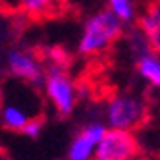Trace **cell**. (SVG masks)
I'll use <instances>...</instances> for the list:
<instances>
[{
  "instance_id": "obj_2",
  "label": "cell",
  "mask_w": 160,
  "mask_h": 160,
  "mask_svg": "<svg viewBox=\"0 0 160 160\" xmlns=\"http://www.w3.org/2000/svg\"><path fill=\"white\" fill-rule=\"evenodd\" d=\"M44 95L50 100V104L62 116H70L77 104V87L73 83V77L70 75L68 68L64 66H50L44 68L42 77Z\"/></svg>"
},
{
  "instance_id": "obj_4",
  "label": "cell",
  "mask_w": 160,
  "mask_h": 160,
  "mask_svg": "<svg viewBox=\"0 0 160 160\" xmlns=\"http://www.w3.org/2000/svg\"><path fill=\"white\" fill-rule=\"evenodd\" d=\"M139 143L133 131L106 129L95 148L93 160H137Z\"/></svg>"
},
{
  "instance_id": "obj_9",
  "label": "cell",
  "mask_w": 160,
  "mask_h": 160,
  "mask_svg": "<svg viewBox=\"0 0 160 160\" xmlns=\"http://www.w3.org/2000/svg\"><path fill=\"white\" fill-rule=\"evenodd\" d=\"M29 120H31L29 112L21 104H18V102H6V104L0 106V123H2L6 129L21 131Z\"/></svg>"
},
{
  "instance_id": "obj_10",
  "label": "cell",
  "mask_w": 160,
  "mask_h": 160,
  "mask_svg": "<svg viewBox=\"0 0 160 160\" xmlns=\"http://www.w3.org/2000/svg\"><path fill=\"white\" fill-rule=\"evenodd\" d=\"M106 10L120 21L123 27L133 23L137 19V16H139L137 0H106Z\"/></svg>"
},
{
  "instance_id": "obj_7",
  "label": "cell",
  "mask_w": 160,
  "mask_h": 160,
  "mask_svg": "<svg viewBox=\"0 0 160 160\" xmlns=\"http://www.w3.org/2000/svg\"><path fill=\"white\" fill-rule=\"evenodd\" d=\"M139 29L145 44L160 54V0H152L139 16Z\"/></svg>"
},
{
  "instance_id": "obj_11",
  "label": "cell",
  "mask_w": 160,
  "mask_h": 160,
  "mask_svg": "<svg viewBox=\"0 0 160 160\" xmlns=\"http://www.w3.org/2000/svg\"><path fill=\"white\" fill-rule=\"evenodd\" d=\"M14 2L23 14H27L31 18H37V16L48 14L56 0H14Z\"/></svg>"
},
{
  "instance_id": "obj_3",
  "label": "cell",
  "mask_w": 160,
  "mask_h": 160,
  "mask_svg": "<svg viewBox=\"0 0 160 160\" xmlns=\"http://www.w3.org/2000/svg\"><path fill=\"white\" fill-rule=\"evenodd\" d=\"M147 106L145 100L131 93H122L112 97L104 106V125L108 129L133 131L145 120Z\"/></svg>"
},
{
  "instance_id": "obj_12",
  "label": "cell",
  "mask_w": 160,
  "mask_h": 160,
  "mask_svg": "<svg viewBox=\"0 0 160 160\" xmlns=\"http://www.w3.org/2000/svg\"><path fill=\"white\" fill-rule=\"evenodd\" d=\"M42 122L37 120V118H31L25 125H23V129H21V133H23L25 137H29V139H39L41 133H42Z\"/></svg>"
},
{
  "instance_id": "obj_8",
  "label": "cell",
  "mask_w": 160,
  "mask_h": 160,
  "mask_svg": "<svg viewBox=\"0 0 160 160\" xmlns=\"http://www.w3.org/2000/svg\"><path fill=\"white\" fill-rule=\"evenodd\" d=\"M135 70L143 81H147L154 89H160V54L152 52L147 44L137 50Z\"/></svg>"
},
{
  "instance_id": "obj_6",
  "label": "cell",
  "mask_w": 160,
  "mask_h": 160,
  "mask_svg": "<svg viewBox=\"0 0 160 160\" xmlns=\"http://www.w3.org/2000/svg\"><path fill=\"white\" fill-rule=\"evenodd\" d=\"M106 129L108 128L104 125V122L98 120L85 123L68 147V160H93L95 148L102 139V135L106 133Z\"/></svg>"
},
{
  "instance_id": "obj_1",
  "label": "cell",
  "mask_w": 160,
  "mask_h": 160,
  "mask_svg": "<svg viewBox=\"0 0 160 160\" xmlns=\"http://www.w3.org/2000/svg\"><path fill=\"white\" fill-rule=\"evenodd\" d=\"M123 33V25L108 10H98L89 16L83 23L81 35L77 41V52L81 56H97L108 50Z\"/></svg>"
},
{
  "instance_id": "obj_5",
  "label": "cell",
  "mask_w": 160,
  "mask_h": 160,
  "mask_svg": "<svg viewBox=\"0 0 160 160\" xmlns=\"http://www.w3.org/2000/svg\"><path fill=\"white\" fill-rule=\"evenodd\" d=\"M6 68L16 79L39 85L44 77V64L29 50H10L6 56Z\"/></svg>"
},
{
  "instance_id": "obj_13",
  "label": "cell",
  "mask_w": 160,
  "mask_h": 160,
  "mask_svg": "<svg viewBox=\"0 0 160 160\" xmlns=\"http://www.w3.org/2000/svg\"><path fill=\"white\" fill-rule=\"evenodd\" d=\"M12 0H0V6H6V4H10Z\"/></svg>"
}]
</instances>
